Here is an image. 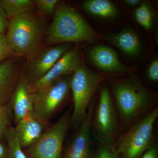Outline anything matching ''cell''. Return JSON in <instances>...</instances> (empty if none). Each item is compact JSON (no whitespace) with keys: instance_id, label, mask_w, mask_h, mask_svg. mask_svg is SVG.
Returning a JSON list of instances; mask_svg holds the SVG:
<instances>
[{"instance_id":"cell-1","label":"cell","mask_w":158,"mask_h":158,"mask_svg":"<svg viewBox=\"0 0 158 158\" xmlns=\"http://www.w3.org/2000/svg\"><path fill=\"white\" fill-rule=\"evenodd\" d=\"M108 85L118 113L121 133L156 106L158 94L135 76L108 79Z\"/></svg>"},{"instance_id":"cell-2","label":"cell","mask_w":158,"mask_h":158,"mask_svg":"<svg viewBox=\"0 0 158 158\" xmlns=\"http://www.w3.org/2000/svg\"><path fill=\"white\" fill-rule=\"evenodd\" d=\"M96 33L84 17L71 6L59 3L53 19L45 33L48 45L93 41Z\"/></svg>"},{"instance_id":"cell-3","label":"cell","mask_w":158,"mask_h":158,"mask_svg":"<svg viewBox=\"0 0 158 158\" xmlns=\"http://www.w3.org/2000/svg\"><path fill=\"white\" fill-rule=\"evenodd\" d=\"M44 30L43 20L31 11L11 19L6 35L15 55L29 61L40 50Z\"/></svg>"},{"instance_id":"cell-4","label":"cell","mask_w":158,"mask_h":158,"mask_svg":"<svg viewBox=\"0 0 158 158\" xmlns=\"http://www.w3.org/2000/svg\"><path fill=\"white\" fill-rule=\"evenodd\" d=\"M112 77L109 74L94 72L82 64L78 67L71 81L73 105L71 126L78 128L84 122L94 94L102 84Z\"/></svg>"},{"instance_id":"cell-5","label":"cell","mask_w":158,"mask_h":158,"mask_svg":"<svg viewBox=\"0 0 158 158\" xmlns=\"http://www.w3.org/2000/svg\"><path fill=\"white\" fill-rule=\"evenodd\" d=\"M90 133L95 143L111 145L121 134L118 113L106 81L101 86L98 99L94 106Z\"/></svg>"},{"instance_id":"cell-6","label":"cell","mask_w":158,"mask_h":158,"mask_svg":"<svg viewBox=\"0 0 158 158\" xmlns=\"http://www.w3.org/2000/svg\"><path fill=\"white\" fill-rule=\"evenodd\" d=\"M158 105L121 133L113 145L120 158H139L157 143L154 126Z\"/></svg>"},{"instance_id":"cell-7","label":"cell","mask_w":158,"mask_h":158,"mask_svg":"<svg viewBox=\"0 0 158 158\" xmlns=\"http://www.w3.org/2000/svg\"><path fill=\"white\" fill-rule=\"evenodd\" d=\"M72 75L66 76L33 93V116L44 123L62 110L71 92Z\"/></svg>"},{"instance_id":"cell-8","label":"cell","mask_w":158,"mask_h":158,"mask_svg":"<svg viewBox=\"0 0 158 158\" xmlns=\"http://www.w3.org/2000/svg\"><path fill=\"white\" fill-rule=\"evenodd\" d=\"M71 113L67 110L30 147L23 149L27 158H62L64 141L71 127Z\"/></svg>"},{"instance_id":"cell-9","label":"cell","mask_w":158,"mask_h":158,"mask_svg":"<svg viewBox=\"0 0 158 158\" xmlns=\"http://www.w3.org/2000/svg\"><path fill=\"white\" fill-rule=\"evenodd\" d=\"M81 64L79 49L76 47L72 48L59 59L44 76L31 82L32 92L34 93L45 88L66 76L73 74Z\"/></svg>"},{"instance_id":"cell-10","label":"cell","mask_w":158,"mask_h":158,"mask_svg":"<svg viewBox=\"0 0 158 158\" xmlns=\"http://www.w3.org/2000/svg\"><path fill=\"white\" fill-rule=\"evenodd\" d=\"M72 47L70 43H64L40 51L27 64L25 74L31 82L44 76L65 52L73 48Z\"/></svg>"},{"instance_id":"cell-11","label":"cell","mask_w":158,"mask_h":158,"mask_svg":"<svg viewBox=\"0 0 158 158\" xmlns=\"http://www.w3.org/2000/svg\"><path fill=\"white\" fill-rule=\"evenodd\" d=\"M95 100L93 99L88 108L86 118L71 140L62 158H91L93 140L90 133V121Z\"/></svg>"},{"instance_id":"cell-12","label":"cell","mask_w":158,"mask_h":158,"mask_svg":"<svg viewBox=\"0 0 158 158\" xmlns=\"http://www.w3.org/2000/svg\"><path fill=\"white\" fill-rule=\"evenodd\" d=\"M31 82L25 73L19 77L10 98V108L15 123L33 115V95Z\"/></svg>"},{"instance_id":"cell-13","label":"cell","mask_w":158,"mask_h":158,"mask_svg":"<svg viewBox=\"0 0 158 158\" xmlns=\"http://www.w3.org/2000/svg\"><path fill=\"white\" fill-rule=\"evenodd\" d=\"M87 56L94 66L105 73H125L129 70L120 62L115 51L107 46H94L88 49Z\"/></svg>"},{"instance_id":"cell-14","label":"cell","mask_w":158,"mask_h":158,"mask_svg":"<svg viewBox=\"0 0 158 158\" xmlns=\"http://www.w3.org/2000/svg\"><path fill=\"white\" fill-rule=\"evenodd\" d=\"M15 124V131L23 149L35 143L48 127V124L38 120L33 115L21 119Z\"/></svg>"},{"instance_id":"cell-15","label":"cell","mask_w":158,"mask_h":158,"mask_svg":"<svg viewBox=\"0 0 158 158\" xmlns=\"http://www.w3.org/2000/svg\"><path fill=\"white\" fill-rule=\"evenodd\" d=\"M106 37L107 41L129 56H138L141 53L142 46L141 39L132 29L125 28L118 33L107 35Z\"/></svg>"},{"instance_id":"cell-16","label":"cell","mask_w":158,"mask_h":158,"mask_svg":"<svg viewBox=\"0 0 158 158\" xmlns=\"http://www.w3.org/2000/svg\"><path fill=\"white\" fill-rule=\"evenodd\" d=\"M19 77L17 69L10 60L0 64V105H5L11 98Z\"/></svg>"},{"instance_id":"cell-17","label":"cell","mask_w":158,"mask_h":158,"mask_svg":"<svg viewBox=\"0 0 158 158\" xmlns=\"http://www.w3.org/2000/svg\"><path fill=\"white\" fill-rule=\"evenodd\" d=\"M81 6L89 14L104 19L115 18L119 14L116 6L108 0H87Z\"/></svg>"},{"instance_id":"cell-18","label":"cell","mask_w":158,"mask_h":158,"mask_svg":"<svg viewBox=\"0 0 158 158\" xmlns=\"http://www.w3.org/2000/svg\"><path fill=\"white\" fill-rule=\"evenodd\" d=\"M0 6L9 19L33 11L35 6L32 0H0Z\"/></svg>"},{"instance_id":"cell-19","label":"cell","mask_w":158,"mask_h":158,"mask_svg":"<svg viewBox=\"0 0 158 158\" xmlns=\"http://www.w3.org/2000/svg\"><path fill=\"white\" fill-rule=\"evenodd\" d=\"M135 17L137 22L146 30L152 28L154 16L148 3L142 2L138 6L135 12Z\"/></svg>"},{"instance_id":"cell-20","label":"cell","mask_w":158,"mask_h":158,"mask_svg":"<svg viewBox=\"0 0 158 158\" xmlns=\"http://www.w3.org/2000/svg\"><path fill=\"white\" fill-rule=\"evenodd\" d=\"M7 146L9 152V158H27L21 147L14 127L11 126L6 134Z\"/></svg>"},{"instance_id":"cell-21","label":"cell","mask_w":158,"mask_h":158,"mask_svg":"<svg viewBox=\"0 0 158 158\" xmlns=\"http://www.w3.org/2000/svg\"><path fill=\"white\" fill-rule=\"evenodd\" d=\"M6 105H0V140L6 138L11 125V110Z\"/></svg>"},{"instance_id":"cell-22","label":"cell","mask_w":158,"mask_h":158,"mask_svg":"<svg viewBox=\"0 0 158 158\" xmlns=\"http://www.w3.org/2000/svg\"><path fill=\"white\" fill-rule=\"evenodd\" d=\"M96 144L91 158H120L113 145Z\"/></svg>"},{"instance_id":"cell-23","label":"cell","mask_w":158,"mask_h":158,"mask_svg":"<svg viewBox=\"0 0 158 158\" xmlns=\"http://www.w3.org/2000/svg\"><path fill=\"white\" fill-rule=\"evenodd\" d=\"M58 0H35L34 2L40 13L44 15H53L56 11Z\"/></svg>"},{"instance_id":"cell-24","label":"cell","mask_w":158,"mask_h":158,"mask_svg":"<svg viewBox=\"0 0 158 158\" xmlns=\"http://www.w3.org/2000/svg\"><path fill=\"white\" fill-rule=\"evenodd\" d=\"M14 55L7 41L6 34L0 33V64Z\"/></svg>"},{"instance_id":"cell-25","label":"cell","mask_w":158,"mask_h":158,"mask_svg":"<svg viewBox=\"0 0 158 158\" xmlns=\"http://www.w3.org/2000/svg\"><path fill=\"white\" fill-rule=\"evenodd\" d=\"M147 78L151 82L156 83L158 81V59H155L151 62L147 69Z\"/></svg>"},{"instance_id":"cell-26","label":"cell","mask_w":158,"mask_h":158,"mask_svg":"<svg viewBox=\"0 0 158 158\" xmlns=\"http://www.w3.org/2000/svg\"><path fill=\"white\" fill-rule=\"evenodd\" d=\"M10 19L0 6V33L5 34L9 27Z\"/></svg>"},{"instance_id":"cell-27","label":"cell","mask_w":158,"mask_h":158,"mask_svg":"<svg viewBox=\"0 0 158 158\" xmlns=\"http://www.w3.org/2000/svg\"><path fill=\"white\" fill-rule=\"evenodd\" d=\"M139 158H158V143L146 150Z\"/></svg>"},{"instance_id":"cell-28","label":"cell","mask_w":158,"mask_h":158,"mask_svg":"<svg viewBox=\"0 0 158 158\" xmlns=\"http://www.w3.org/2000/svg\"><path fill=\"white\" fill-rule=\"evenodd\" d=\"M0 158H9V152L8 146H4L0 143Z\"/></svg>"},{"instance_id":"cell-29","label":"cell","mask_w":158,"mask_h":158,"mask_svg":"<svg viewBox=\"0 0 158 158\" xmlns=\"http://www.w3.org/2000/svg\"><path fill=\"white\" fill-rule=\"evenodd\" d=\"M124 2L128 6L135 7L140 6L142 2L141 0H125Z\"/></svg>"}]
</instances>
